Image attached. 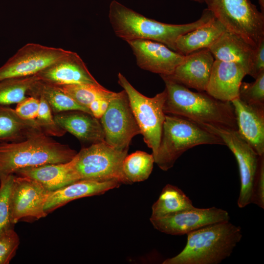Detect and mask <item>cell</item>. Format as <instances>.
<instances>
[{"label": "cell", "mask_w": 264, "mask_h": 264, "mask_svg": "<svg viewBox=\"0 0 264 264\" xmlns=\"http://www.w3.org/2000/svg\"><path fill=\"white\" fill-rule=\"evenodd\" d=\"M165 85L166 114L184 118L202 128L210 126L238 131L231 102L215 98L206 91L194 92L166 75H160Z\"/></svg>", "instance_id": "6da1fadb"}, {"label": "cell", "mask_w": 264, "mask_h": 264, "mask_svg": "<svg viewBox=\"0 0 264 264\" xmlns=\"http://www.w3.org/2000/svg\"><path fill=\"white\" fill-rule=\"evenodd\" d=\"M214 17L213 14L205 8L200 17L194 22L182 24L166 23L146 17L114 0L110 2L109 11L110 22L118 37L127 42L136 40L158 42L175 51L176 41L180 36Z\"/></svg>", "instance_id": "7a4b0ae2"}, {"label": "cell", "mask_w": 264, "mask_h": 264, "mask_svg": "<svg viewBox=\"0 0 264 264\" xmlns=\"http://www.w3.org/2000/svg\"><path fill=\"white\" fill-rule=\"evenodd\" d=\"M185 247L163 264H219L230 257L242 239L240 226L228 221L205 226L187 234Z\"/></svg>", "instance_id": "3957f363"}, {"label": "cell", "mask_w": 264, "mask_h": 264, "mask_svg": "<svg viewBox=\"0 0 264 264\" xmlns=\"http://www.w3.org/2000/svg\"><path fill=\"white\" fill-rule=\"evenodd\" d=\"M77 154L44 133L21 141L0 142V179L21 169L69 162Z\"/></svg>", "instance_id": "277c9868"}, {"label": "cell", "mask_w": 264, "mask_h": 264, "mask_svg": "<svg viewBox=\"0 0 264 264\" xmlns=\"http://www.w3.org/2000/svg\"><path fill=\"white\" fill-rule=\"evenodd\" d=\"M204 144L225 145L217 135L184 118L166 114L154 163L163 171L172 168L186 151Z\"/></svg>", "instance_id": "5b68a950"}, {"label": "cell", "mask_w": 264, "mask_h": 264, "mask_svg": "<svg viewBox=\"0 0 264 264\" xmlns=\"http://www.w3.org/2000/svg\"><path fill=\"white\" fill-rule=\"evenodd\" d=\"M226 30L257 48L264 40V14L249 0H205Z\"/></svg>", "instance_id": "8992f818"}, {"label": "cell", "mask_w": 264, "mask_h": 264, "mask_svg": "<svg viewBox=\"0 0 264 264\" xmlns=\"http://www.w3.org/2000/svg\"><path fill=\"white\" fill-rule=\"evenodd\" d=\"M118 84L126 92L134 117L147 146L156 155L161 140L166 114L163 110L166 91L153 97H147L137 90L121 73L118 74Z\"/></svg>", "instance_id": "52a82bcc"}, {"label": "cell", "mask_w": 264, "mask_h": 264, "mask_svg": "<svg viewBox=\"0 0 264 264\" xmlns=\"http://www.w3.org/2000/svg\"><path fill=\"white\" fill-rule=\"evenodd\" d=\"M128 151H119L105 141L82 149L76 155L75 169L80 180H115L131 184L123 171Z\"/></svg>", "instance_id": "ba28073f"}, {"label": "cell", "mask_w": 264, "mask_h": 264, "mask_svg": "<svg viewBox=\"0 0 264 264\" xmlns=\"http://www.w3.org/2000/svg\"><path fill=\"white\" fill-rule=\"evenodd\" d=\"M99 120L104 130L105 141L119 151H128L132 138L141 134L124 89L115 92Z\"/></svg>", "instance_id": "9c48e42d"}, {"label": "cell", "mask_w": 264, "mask_h": 264, "mask_svg": "<svg viewBox=\"0 0 264 264\" xmlns=\"http://www.w3.org/2000/svg\"><path fill=\"white\" fill-rule=\"evenodd\" d=\"M70 52L36 43L27 44L0 67V80L36 75L62 60Z\"/></svg>", "instance_id": "30bf717a"}, {"label": "cell", "mask_w": 264, "mask_h": 264, "mask_svg": "<svg viewBox=\"0 0 264 264\" xmlns=\"http://www.w3.org/2000/svg\"><path fill=\"white\" fill-rule=\"evenodd\" d=\"M219 136L233 153L240 172L241 188L237 204L244 208L251 203L252 186L257 172L259 156L238 131L214 126L204 128Z\"/></svg>", "instance_id": "8fae6325"}, {"label": "cell", "mask_w": 264, "mask_h": 264, "mask_svg": "<svg viewBox=\"0 0 264 264\" xmlns=\"http://www.w3.org/2000/svg\"><path fill=\"white\" fill-rule=\"evenodd\" d=\"M49 192L34 179L14 175L10 195L13 223L45 217L48 214L44 205Z\"/></svg>", "instance_id": "7c38bea8"}, {"label": "cell", "mask_w": 264, "mask_h": 264, "mask_svg": "<svg viewBox=\"0 0 264 264\" xmlns=\"http://www.w3.org/2000/svg\"><path fill=\"white\" fill-rule=\"evenodd\" d=\"M230 220L228 212L216 207L193 206L161 218L150 219L158 231L172 235H182L207 225Z\"/></svg>", "instance_id": "4fadbf2b"}, {"label": "cell", "mask_w": 264, "mask_h": 264, "mask_svg": "<svg viewBox=\"0 0 264 264\" xmlns=\"http://www.w3.org/2000/svg\"><path fill=\"white\" fill-rule=\"evenodd\" d=\"M127 43L135 56L137 66L160 75H171L185 56L158 42L136 40Z\"/></svg>", "instance_id": "5bb4252c"}, {"label": "cell", "mask_w": 264, "mask_h": 264, "mask_svg": "<svg viewBox=\"0 0 264 264\" xmlns=\"http://www.w3.org/2000/svg\"><path fill=\"white\" fill-rule=\"evenodd\" d=\"M215 59L208 48H203L185 56L173 73L166 75L188 88L205 91Z\"/></svg>", "instance_id": "9a60e30c"}, {"label": "cell", "mask_w": 264, "mask_h": 264, "mask_svg": "<svg viewBox=\"0 0 264 264\" xmlns=\"http://www.w3.org/2000/svg\"><path fill=\"white\" fill-rule=\"evenodd\" d=\"M231 103L238 133L259 156L264 155V106L247 104L239 97Z\"/></svg>", "instance_id": "2e32d148"}, {"label": "cell", "mask_w": 264, "mask_h": 264, "mask_svg": "<svg viewBox=\"0 0 264 264\" xmlns=\"http://www.w3.org/2000/svg\"><path fill=\"white\" fill-rule=\"evenodd\" d=\"M43 81L56 86L72 84H100L81 57L71 51L62 60L36 74Z\"/></svg>", "instance_id": "e0dca14e"}, {"label": "cell", "mask_w": 264, "mask_h": 264, "mask_svg": "<svg viewBox=\"0 0 264 264\" xmlns=\"http://www.w3.org/2000/svg\"><path fill=\"white\" fill-rule=\"evenodd\" d=\"M246 75L244 69L237 64L215 60L205 91L216 99L231 102L239 97Z\"/></svg>", "instance_id": "ac0fdd59"}, {"label": "cell", "mask_w": 264, "mask_h": 264, "mask_svg": "<svg viewBox=\"0 0 264 264\" xmlns=\"http://www.w3.org/2000/svg\"><path fill=\"white\" fill-rule=\"evenodd\" d=\"M121 184L115 180H78L60 189L49 191L45 203L44 210L48 214L71 201L102 195L108 191L119 187Z\"/></svg>", "instance_id": "d6986e66"}, {"label": "cell", "mask_w": 264, "mask_h": 264, "mask_svg": "<svg viewBox=\"0 0 264 264\" xmlns=\"http://www.w3.org/2000/svg\"><path fill=\"white\" fill-rule=\"evenodd\" d=\"M54 119L66 132L82 142L93 144L105 141L100 120L88 113L80 110L63 111L55 114Z\"/></svg>", "instance_id": "ffe728a7"}, {"label": "cell", "mask_w": 264, "mask_h": 264, "mask_svg": "<svg viewBox=\"0 0 264 264\" xmlns=\"http://www.w3.org/2000/svg\"><path fill=\"white\" fill-rule=\"evenodd\" d=\"M76 155L70 161L47 164L18 170L15 174L40 182L47 190L54 191L80 180L75 169Z\"/></svg>", "instance_id": "44dd1931"}, {"label": "cell", "mask_w": 264, "mask_h": 264, "mask_svg": "<svg viewBox=\"0 0 264 264\" xmlns=\"http://www.w3.org/2000/svg\"><path fill=\"white\" fill-rule=\"evenodd\" d=\"M256 48L240 37L225 31L209 48L215 60L241 66L249 75Z\"/></svg>", "instance_id": "7402d4cb"}, {"label": "cell", "mask_w": 264, "mask_h": 264, "mask_svg": "<svg viewBox=\"0 0 264 264\" xmlns=\"http://www.w3.org/2000/svg\"><path fill=\"white\" fill-rule=\"evenodd\" d=\"M41 133H44L36 120L23 119L15 110L0 106V142L21 141Z\"/></svg>", "instance_id": "603a6c76"}, {"label": "cell", "mask_w": 264, "mask_h": 264, "mask_svg": "<svg viewBox=\"0 0 264 264\" xmlns=\"http://www.w3.org/2000/svg\"><path fill=\"white\" fill-rule=\"evenodd\" d=\"M226 30L214 17L196 29L180 36L176 41V51L187 55L200 49H209Z\"/></svg>", "instance_id": "cb8c5ba5"}, {"label": "cell", "mask_w": 264, "mask_h": 264, "mask_svg": "<svg viewBox=\"0 0 264 264\" xmlns=\"http://www.w3.org/2000/svg\"><path fill=\"white\" fill-rule=\"evenodd\" d=\"M27 96L37 98H44L49 105L52 112L56 114L69 110H80L91 115L89 109L77 103L57 86L39 79L31 87Z\"/></svg>", "instance_id": "d4e9b609"}, {"label": "cell", "mask_w": 264, "mask_h": 264, "mask_svg": "<svg viewBox=\"0 0 264 264\" xmlns=\"http://www.w3.org/2000/svg\"><path fill=\"white\" fill-rule=\"evenodd\" d=\"M193 206L191 199L180 189L168 184L152 205L150 219L161 218Z\"/></svg>", "instance_id": "484cf974"}, {"label": "cell", "mask_w": 264, "mask_h": 264, "mask_svg": "<svg viewBox=\"0 0 264 264\" xmlns=\"http://www.w3.org/2000/svg\"><path fill=\"white\" fill-rule=\"evenodd\" d=\"M39 79L37 75L0 80V106L19 103L27 96L32 86Z\"/></svg>", "instance_id": "4316f807"}, {"label": "cell", "mask_w": 264, "mask_h": 264, "mask_svg": "<svg viewBox=\"0 0 264 264\" xmlns=\"http://www.w3.org/2000/svg\"><path fill=\"white\" fill-rule=\"evenodd\" d=\"M154 163L152 154L137 151L126 155L123 162V171L131 184L141 182L149 178Z\"/></svg>", "instance_id": "83f0119b"}, {"label": "cell", "mask_w": 264, "mask_h": 264, "mask_svg": "<svg viewBox=\"0 0 264 264\" xmlns=\"http://www.w3.org/2000/svg\"><path fill=\"white\" fill-rule=\"evenodd\" d=\"M57 86L79 105L88 109L89 105L93 101L110 99L115 93L100 84H79Z\"/></svg>", "instance_id": "f1b7e54d"}, {"label": "cell", "mask_w": 264, "mask_h": 264, "mask_svg": "<svg viewBox=\"0 0 264 264\" xmlns=\"http://www.w3.org/2000/svg\"><path fill=\"white\" fill-rule=\"evenodd\" d=\"M14 175L0 179V235L14 229L12 221L10 195Z\"/></svg>", "instance_id": "f546056e"}, {"label": "cell", "mask_w": 264, "mask_h": 264, "mask_svg": "<svg viewBox=\"0 0 264 264\" xmlns=\"http://www.w3.org/2000/svg\"><path fill=\"white\" fill-rule=\"evenodd\" d=\"M252 83L242 82L239 98L248 104L264 106V71Z\"/></svg>", "instance_id": "4dcf8cb0"}, {"label": "cell", "mask_w": 264, "mask_h": 264, "mask_svg": "<svg viewBox=\"0 0 264 264\" xmlns=\"http://www.w3.org/2000/svg\"><path fill=\"white\" fill-rule=\"evenodd\" d=\"M40 106L37 117L35 119L43 132L48 136L61 137L66 132L55 122L52 110L45 100L40 97Z\"/></svg>", "instance_id": "1f68e13d"}, {"label": "cell", "mask_w": 264, "mask_h": 264, "mask_svg": "<svg viewBox=\"0 0 264 264\" xmlns=\"http://www.w3.org/2000/svg\"><path fill=\"white\" fill-rule=\"evenodd\" d=\"M20 238L14 229L0 235V264H8L16 254Z\"/></svg>", "instance_id": "d6a6232c"}, {"label": "cell", "mask_w": 264, "mask_h": 264, "mask_svg": "<svg viewBox=\"0 0 264 264\" xmlns=\"http://www.w3.org/2000/svg\"><path fill=\"white\" fill-rule=\"evenodd\" d=\"M251 203L264 209V155L259 156L258 166L252 186Z\"/></svg>", "instance_id": "836d02e7"}, {"label": "cell", "mask_w": 264, "mask_h": 264, "mask_svg": "<svg viewBox=\"0 0 264 264\" xmlns=\"http://www.w3.org/2000/svg\"><path fill=\"white\" fill-rule=\"evenodd\" d=\"M39 106V99L28 96L18 103L15 110L23 119L35 120L37 117Z\"/></svg>", "instance_id": "e575fe53"}, {"label": "cell", "mask_w": 264, "mask_h": 264, "mask_svg": "<svg viewBox=\"0 0 264 264\" xmlns=\"http://www.w3.org/2000/svg\"><path fill=\"white\" fill-rule=\"evenodd\" d=\"M264 71V40L256 48L253 59L252 66L249 75L256 79Z\"/></svg>", "instance_id": "d590c367"}, {"label": "cell", "mask_w": 264, "mask_h": 264, "mask_svg": "<svg viewBox=\"0 0 264 264\" xmlns=\"http://www.w3.org/2000/svg\"><path fill=\"white\" fill-rule=\"evenodd\" d=\"M102 99H97L93 101L90 103L89 106V109L92 115L98 119H100L104 114L101 106Z\"/></svg>", "instance_id": "8d00e7d4"}, {"label": "cell", "mask_w": 264, "mask_h": 264, "mask_svg": "<svg viewBox=\"0 0 264 264\" xmlns=\"http://www.w3.org/2000/svg\"><path fill=\"white\" fill-rule=\"evenodd\" d=\"M260 6L261 12L264 14V0H258Z\"/></svg>", "instance_id": "74e56055"}, {"label": "cell", "mask_w": 264, "mask_h": 264, "mask_svg": "<svg viewBox=\"0 0 264 264\" xmlns=\"http://www.w3.org/2000/svg\"><path fill=\"white\" fill-rule=\"evenodd\" d=\"M199 3H203L205 2V0H191Z\"/></svg>", "instance_id": "f35d334b"}]
</instances>
